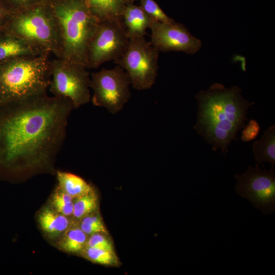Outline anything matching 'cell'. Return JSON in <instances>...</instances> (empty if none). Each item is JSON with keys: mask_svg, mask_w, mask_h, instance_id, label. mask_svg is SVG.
I'll return each mask as SVG.
<instances>
[{"mask_svg": "<svg viewBox=\"0 0 275 275\" xmlns=\"http://www.w3.org/2000/svg\"><path fill=\"white\" fill-rule=\"evenodd\" d=\"M0 167L18 173L51 169L74 106L47 93L0 107Z\"/></svg>", "mask_w": 275, "mask_h": 275, "instance_id": "1", "label": "cell"}, {"mask_svg": "<svg viewBox=\"0 0 275 275\" xmlns=\"http://www.w3.org/2000/svg\"><path fill=\"white\" fill-rule=\"evenodd\" d=\"M195 98L198 108L194 129L213 151L221 149L227 154L230 143L238 141V132L245 126L247 113L254 103L243 97L238 87L227 88L219 83L200 91Z\"/></svg>", "mask_w": 275, "mask_h": 275, "instance_id": "2", "label": "cell"}, {"mask_svg": "<svg viewBox=\"0 0 275 275\" xmlns=\"http://www.w3.org/2000/svg\"><path fill=\"white\" fill-rule=\"evenodd\" d=\"M51 74L48 55L22 57L0 64V107L47 93Z\"/></svg>", "mask_w": 275, "mask_h": 275, "instance_id": "3", "label": "cell"}, {"mask_svg": "<svg viewBox=\"0 0 275 275\" xmlns=\"http://www.w3.org/2000/svg\"><path fill=\"white\" fill-rule=\"evenodd\" d=\"M50 2L62 41L61 59L86 67L88 46L100 20L91 11L87 0Z\"/></svg>", "mask_w": 275, "mask_h": 275, "instance_id": "4", "label": "cell"}, {"mask_svg": "<svg viewBox=\"0 0 275 275\" xmlns=\"http://www.w3.org/2000/svg\"><path fill=\"white\" fill-rule=\"evenodd\" d=\"M2 29L62 59V44L50 1L12 12Z\"/></svg>", "mask_w": 275, "mask_h": 275, "instance_id": "5", "label": "cell"}, {"mask_svg": "<svg viewBox=\"0 0 275 275\" xmlns=\"http://www.w3.org/2000/svg\"><path fill=\"white\" fill-rule=\"evenodd\" d=\"M159 52L144 37L132 38L123 54L114 62L127 73L134 89L146 90L155 82Z\"/></svg>", "mask_w": 275, "mask_h": 275, "instance_id": "6", "label": "cell"}, {"mask_svg": "<svg viewBox=\"0 0 275 275\" xmlns=\"http://www.w3.org/2000/svg\"><path fill=\"white\" fill-rule=\"evenodd\" d=\"M87 69L84 65L61 59L51 60L50 92L71 100L75 108L89 102L90 75Z\"/></svg>", "mask_w": 275, "mask_h": 275, "instance_id": "7", "label": "cell"}, {"mask_svg": "<svg viewBox=\"0 0 275 275\" xmlns=\"http://www.w3.org/2000/svg\"><path fill=\"white\" fill-rule=\"evenodd\" d=\"M129 43L122 20H101L88 46L86 67L96 69L103 63L119 59Z\"/></svg>", "mask_w": 275, "mask_h": 275, "instance_id": "8", "label": "cell"}, {"mask_svg": "<svg viewBox=\"0 0 275 275\" xmlns=\"http://www.w3.org/2000/svg\"><path fill=\"white\" fill-rule=\"evenodd\" d=\"M130 85L127 73L118 65L112 69L103 68L92 73L90 87L93 91L92 103L116 114L131 97Z\"/></svg>", "mask_w": 275, "mask_h": 275, "instance_id": "9", "label": "cell"}, {"mask_svg": "<svg viewBox=\"0 0 275 275\" xmlns=\"http://www.w3.org/2000/svg\"><path fill=\"white\" fill-rule=\"evenodd\" d=\"M236 192L248 199L252 206L262 213L270 214L275 210V171L262 170L259 163L249 166L241 174H235Z\"/></svg>", "mask_w": 275, "mask_h": 275, "instance_id": "10", "label": "cell"}, {"mask_svg": "<svg viewBox=\"0 0 275 275\" xmlns=\"http://www.w3.org/2000/svg\"><path fill=\"white\" fill-rule=\"evenodd\" d=\"M149 29L151 32L150 42L159 51H181L193 54L201 48V41L193 36L182 23L153 20Z\"/></svg>", "mask_w": 275, "mask_h": 275, "instance_id": "11", "label": "cell"}, {"mask_svg": "<svg viewBox=\"0 0 275 275\" xmlns=\"http://www.w3.org/2000/svg\"><path fill=\"white\" fill-rule=\"evenodd\" d=\"M49 53L45 49L0 29V64L19 58Z\"/></svg>", "mask_w": 275, "mask_h": 275, "instance_id": "12", "label": "cell"}, {"mask_svg": "<svg viewBox=\"0 0 275 275\" xmlns=\"http://www.w3.org/2000/svg\"><path fill=\"white\" fill-rule=\"evenodd\" d=\"M121 20L129 39L144 37L153 20L140 7L126 4Z\"/></svg>", "mask_w": 275, "mask_h": 275, "instance_id": "13", "label": "cell"}, {"mask_svg": "<svg viewBox=\"0 0 275 275\" xmlns=\"http://www.w3.org/2000/svg\"><path fill=\"white\" fill-rule=\"evenodd\" d=\"M38 221L42 230L52 237L63 234L70 227L67 216L48 207L39 212Z\"/></svg>", "mask_w": 275, "mask_h": 275, "instance_id": "14", "label": "cell"}, {"mask_svg": "<svg viewBox=\"0 0 275 275\" xmlns=\"http://www.w3.org/2000/svg\"><path fill=\"white\" fill-rule=\"evenodd\" d=\"M254 159L257 163L266 162L275 164V125L267 129L261 138L252 144Z\"/></svg>", "mask_w": 275, "mask_h": 275, "instance_id": "15", "label": "cell"}, {"mask_svg": "<svg viewBox=\"0 0 275 275\" xmlns=\"http://www.w3.org/2000/svg\"><path fill=\"white\" fill-rule=\"evenodd\" d=\"M56 174L58 187L74 199L94 190L90 184L76 175L60 171H57Z\"/></svg>", "mask_w": 275, "mask_h": 275, "instance_id": "16", "label": "cell"}, {"mask_svg": "<svg viewBox=\"0 0 275 275\" xmlns=\"http://www.w3.org/2000/svg\"><path fill=\"white\" fill-rule=\"evenodd\" d=\"M92 13L100 20L121 19L124 0H87Z\"/></svg>", "mask_w": 275, "mask_h": 275, "instance_id": "17", "label": "cell"}, {"mask_svg": "<svg viewBox=\"0 0 275 275\" xmlns=\"http://www.w3.org/2000/svg\"><path fill=\"white\" fill-rule=\"evenodd\" d=\"M88 235L78 227H70L59 243L60 248L70 253H80L86 247Z\"/></svg>", "mask_w": 275, "mask_h": 275, "instance_id": "18", "label": "cell"}, {"mask_svg": "<svg viewBox=\"0 0 275 275\" xmlns=\"http://www.w3.org/2000/svg\"><path fill=\"white\" fill-rule=\"evenodd\" d=\"M75 199L72 214L75 219L80 220L83 217L96 212L99 201L98 196L94 190Z\"/></svg>", "mask_w": 275, "mask_h": 275, "instance_id": "19", "label": "cell"}, {"mask_svg": "<svg viewBox=\"0 0 275 275\" xmlns=\"http://www.w3.org/2000/svg\"><path fill=\"white\" fill-rule=\"evenodd\" d=\"M80 253L88 260L97 264L107 266H117L119 264V260L115 252L85 247Z\"/></svg>", "mask_w": 275, "mask_h": 275, "instance_id": "20", "label": "cell"}, {"mask_svg": "<svg viewBox=\"0 0 275 275\" xmlns=\"http://www.w3.org/2000/svg\"><path fill=\"white\" fill-rule=\"evenodd\" d=\"M73 199L58 186L52 196L51 203L55 211L68 217L73 214Z\"/></svg>", "mask_w": 275, "mask_h": 275, "instance_id": "21", "label": "cell"}, {"mask_svg": "<svg viewBox=\"0 0 275 275\" xmlns=\"http://www.w3.org/2000/svg\"><path fill=\"white\" fill-rule=\"evenodd\" d=\"M80 221L79 227L87 235L97 233H107L101 217L98 213L95 212Z\"/></svg>", "mask_w": 275, "mask_h": 275, "instance_id": "22", "label": "cell"}, {"mask_svg": "<svg viewBox=\"0 0 275 275\" xmlns=\"http://www.w3.org/2000/svg\"><path fill=\"white\" fill-rule=\"evenodd\" d=\"M140 1V7L152 20L165 23L174 21L163 11L154 0Z\"/></svg>", "mask_w": 275, "mask_h": 275, "instance_id": "23", "label": "cell"}, {"mask_svg": "<svg viewBox=\"0 0 275 275\" xmlns=\"http://www.w3.org/2000/svg\"><path fill=\"white\" fill-rule=\"evenodd\" d=\"M106 234L103 233H97L91 235L88 238L86 247L115 252L113 243Z\"/></svg>", "mask_w": 275, "mask_h": 275, "instance_id": "24", "label": "cell"}, {"mask_svg": "<svg viewBox=\"0 0 275 275\" xmlns=\"http://www.w3.org/2000/svg\"><path fill=\"white\" fill-rule=\"evenodd\" d=\"M242 129L241 139L243 142H248L255 140L258 136L260 131V126L256 120L251 119Z\"/></svg>", "mask_w": 275, "mask_h": 275, "instance_id": "25", "label": "cell"}, {"mask_svg": "<svg viewBox=\"0 0 275 275\" xmlns=\"http://www.w3.org/2000/svg\"><path fill=\"white\" fill-rule=\"evenodd\" d=\"M6 7L11 12L21 10L42 2L43 0H1Z\"/></svg>", "mask_w": 275, "mask_h": 275, "instance_id": "26", "label": "cell"}, {"mask_svg": "<svg viewBox=\"0 0 275 275\" xmlns=\"http://www.w3.org/2000/svg\"><path fill=\"white\" fill-rule=\"evenodd\" d=\"M11 13L0 0V29L3 28L6 25Z\"/></svg>", "mask_w": 275, "mask_h": 275, "instance_id": "27", "label": "cell"}, {"mask_svg": "<svg viewBox=\"0 0 275 275\" xmlns=\"http://www.w3.org/2000/svg\"><path fill=\"white\" fill-rule=\"evenodd\" d=\"M137 0H124L126 4H133V2Z\"/></svg>", "mask_w": 275, "mask_h": 275, "instance_id": "28", "label": "cell"}, {"mask_svg": "<svg viewBox=\"0 0 275 275\" xmlns=\"http://www.w3.org/2000/svg\"><path fill=\"white\" fill-rule=\"evenodd\" d=\"M48 1H50H50H53V0H48Z\"/></svg>", "mask_w": 275, "mask_h": 275, "instance_id": "29", "label": "cell"}]
</instances>
